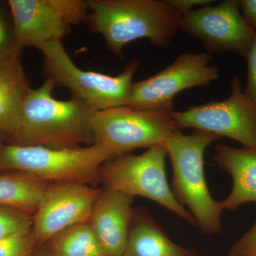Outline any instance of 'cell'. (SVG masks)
<instances>
[{
	"instance_id": "obj_7",
	"label": "cell",
	"mask_w": 256,
	"mask_h": 256,
	"mask_svg": "<svg viewBox=\"0 0 256 256\" xmlns=\"http://www.w3.org/2000/svg\"><path fill=\"white\" fill-rule=\"evenodd\" d=\"M94 144L100 146L110 160L139 148L164 146L178 128L171 112L138 110L120 106L94 112Z\"/></svg>"
},
{
	"instance_id": "obj_4",
	"label": "cell",
	"mask_w": 256,
	"mask_h": 256,
	"mask_svg": "<svg viewBox=\"0 0 256 256\" xmlns=\"http://www.w3.org/2000/svg\"><path fill=\"white\" fill-rule=\"evenodd\" d=\"M110 158L96 144L72 148L3 144L0 171L28 173L50 184L100 183L101 166Z\"/></svg>"
},
{
	"instance_id": "obj_18",
	"label": "cell",
	"mask_w": 256,
	"mask_h": 256,
	"mask_svg": "<svg viewBox=\"0 0 256 256\" xmlns=\"http://www.w3.org/2000/svg\"><path fill=\"white\" fill-rule=\"evenodd\" d=\"M46 244L54 256H106L89 222L64 229Z\"/></svg>"
},
{
	"instance_id": "obj_12",
	"label": "cell",
	"mask_w": 256,
	"mask_h": 256,
	"mask_svg": "<svg viewBox=\"0 0 256 256\" xmlns=\"http://www.w3.org/2000/svg\"><path fill=\"white\" fill-rule=\"evenodd\" d=\"M100 191L82 184H50L32 216V232L37 245L72 226L89 222Z\"/></svg>"
},
{
	"instance_id": "obj_13",
	"label": "cell",
	"mask_w": 256,
	"mask_h": 256,
	"mask_svg": "<svg viewBox=\"0 0 256 256\" xmlns=\"http://www.w3.org/2000/svg\"><path fill=\"white\" fill-rule=\"evenodd\" d=\"M134 197L110 188H101L90 226L106 256H122L127 246L134 208Z\"/></svg>"
},
{
	"instance_id": "obj_25",
	"label": "cell",
	"mask_w": 256,
	"mask_h": 256,
	"mask_svg": "<svg viewBox=\"0 0 256 256\" xmlns=\"http://www.w3.org/2000/svg\"><path fill=\"white\" fill-rule=\"evenodd\" d=\"M238 4L244 20L256 32V0H239Z\"/></svg>"
},
{
	"instance_id": "obj_17",
	"label": "cell",
	"mask_w": 256,
	"mask_h": 256,
	"mask_svg": "<svg viewBox=\"0 0 256 256\" xmlns=\"http://www.w3.org/2000/svg\"><path fill=\"white\" fill-rule=\"evenodd\" d=\"M50 184L22 172L0 174V205L34 214Z\"/></svg>"
},
{
	"instance_id": "obj_8",
	"label": "cell",
	"mask_w": 256,
	"mask_h": 256,
	"mask_svg": "<svg viewBox=\"0 0 256 256\" xmlns=\"http://www.w3.org/2000/svg\"><path fill=\"white\" fill-rule=\"evenodd\" d=\"M212 60L207 52L178 56L159 73L132 82L124 106L138 110L172 112L175 96L180 92L218 80L220 70L216 66L210 65Z\"/></svg>"
},
{
	"instance_id": "obj_26",
	"label": "cell",
	"mask_w": 256,
	"mask_h": 256,
	"mask_svg": "<svg viewBox=\"0 0 256 256\" xmlns=\"http://www.w3.org/2000/svg\"><path fill=\"white\" fill-rule=\"evenodd\" d=\"M33 256H54L50 252H34Z\"/></svg>"
},
{
	"instance_id": "obj_9",
	"label": "cell",
	"mask_w": 256,
	"mask_h": 256,
	"mask_svg": "<svg viewBox=\"0 0 256 256\" xmlns=\"http://www.w3.org/2000/svg\"><path fill=\"white\" fill-rule=\"evenodd\" d=\"M232 92L228 98L192 106L186 110L172 111L180 129L213 133L237 141L247 148H256V102L242 90L237 76L230 80Z\"/></svg>"
},
{
	"instance_id": "obj_6",
	"label": "cell",
	"mask_w": 256,
	"mask_h": 256,
	"mask_svg": "<svg viewBox=\"0 0 256 256\" xmlns=\"http://www.w3.org/2000/svg\"><path fill=\"white\" fill-rule=\"evenodd\" d=\"M166 156L164 146L160 144L139 156L129 152L109 160L101 166L100 182L104 188L149 198L195 226L193 216L178 201L168 184Z\"/></svg>"
},
{
	"instance_id": "obj_2",
	"label": "cell",
	"mask_w": 256,
	"mask_h": 256,
	"mask_svg": "<svg viewBox=\"0 0 256 256\" xmlns=\"http://www.w3.org/2000/svg\"><path fill=\"white\" fill-rule=\"evenodd\" d=\"M55 85L46 78L32 89L24 102L18 129L8 144L15 146L72 148L94 144V111L75 98L68 100L52 96Z\"/></svg>"
},
{
	"instance_id": "obj_1",
	"label": "cell",
	"mask_w": 256,
	"mask_h": 256,
	"mask_svg": "<svg viewBox=\"0 0 256 256\" xmlns=\"http://www.w3.org/2000/svg\"><path fill=\"white\" fill-rule=\"evenodd\" d=\"M86 23L102 35L107 50L121 56L124 46L140 38L168 46L180 30L182 15L168 1L87 0Z\"/></svg>"
},
{
	"instance_id": "obj_27",
	"label": "cell",
	"mask_w": 256,
	"mask_h": 256,
	"mask_svg": "<svg viewBox=\"0 0 256 256\" xmlns=\"http://www.w3.org/2000/svg\"><path fill=\"white\" fill-rule=\"evenodd\" d=\"M3 144H3L2 142H0V151H1L2 148Z\"/></svg>"
},
{
	"instance_id": "obj_19",
	"label": "cell",
	"mask_w": 256,
	"mask_h": 256,
	"mask_svg": "<svg viewBox=\"0 0 256 256\" xmlns=\"http://www.w3.org/2000/svg\"><path fill=\"white\" fill-rule=\"evenodd\" d=\"M32 222V215L0 205V240L31 232Z\"/></svg>"
},
{
	"instance_id": "obj_14",
	"label": "cell",
	"mask_w": 256,
	"mask_h": 256,
	"mask_svg": "<svg viewBox=\"0 0 256 256\" xmlns=\"http://www.w3.org/2000/svg\"><path fill=\"white\" fill-rule=\"evenodd\" d=\"M214 160L220 169L232 176L233 186L225 200L223 210H234L247 203H256V148L216 146Z\"/></svg>"
},
{
	"instance_id": "obj_20",
	"label": "cell",
	"mask_w": 256,
	"mask_h": 256,
	"mask_svg": "<svg viewBox=\"0 0 256 256\" xmlns=\"http://www.w3.org/2000/svg\"><path fill=\"white\" fill-rule=\"evenodd\" d=\"M18 50L12 18L8 2L0 1V63Z\"/></svg>"
},
{
	"instance_id": "obj_24",
	"label": "cell",
	"mask_w": 256,
	"mask_h": 256,
	"mask_svg": "<svg viewBox=\"0 0 256 256\" xmlns=\"http://www.w3.org/2000/svg\"><path fill=\"white\" fill-rule=\"evenodd\" d=\"M168 2L178 10L182 15L188 14L194 6H210L214 1L210 0H168Z\"/></svg>"
},
{
	"instance_id": "obj_23",
	"label": "cell",
	"mask_w": 256,
	"mask_h": 256,
	"mask_svg": "<svg viewBox=\"0 0 256 256\" xmlns=\"http://www.w3.org/2000/svg\"><path fill=\"white\" fill-rule=\"evenodd\" d=\"M246 60L248 64V77L244 92L250 100L256 102V33Z\"/></svg>"
},
{
	"instance_id": "obj_10",
	"label": "cell",
	"mask_w": 256,
	"mask_h": 256,
	"mask_svg": "<svg viewBox=\"0 0 256 256\" xmlns=\"http://www.w3.org/2000/svg\"><path fill=\"white\" fill-rule=\"evenodd\" d=\"M16 44L20 50H40L48 42L62 40L72 25L86 22L88 9L82 0H9Z\"/></svg>"
},
{
	"instance_id": "obj_16",
	"label": "cell",
	"mask_w": 256,
	"mask_h": 256,
	"mask_svg": "<svg viewBox=\"0 0 256 256\" xmlns=\"http://www.w3.org/2000/svg\"><path fill=\"white\" fill-rule=\"evenodd\" d=\"M122 256H198L175 244L146 210H134Z\"/></svg>"
},
{
	"instance_id": "obj_11",
	"label": "cell",
	"mask_w": 256,
	"mask_h": 256,
	"mask_svg": "<svg viewBox=\"0 0 256 256\" xmlns=\"http://www.w3.org/2000/svg\"><path fill=\"white\" fill-rule=\"evenodd\" d=\"M180 30L198 38L210 54H235L245 58L256 33L236 0L192 10L182 16Z\"/></svg>"
},
{
	"instance_id": "obj_22",
	"label": "cell",
	"mask_w": 256,
	"mask_h": 256,
	"mask_svg": "<svg viewBox=\"0 0 256 256\" xmlns=\"http://www.w3.org/2000/svg\"><path fill=\"white\" fill-rule=\"evenodd\" d=\"M229 256H256V222L230 248Z\"/></svg>"
},
{
	"instance_id": "obj_21",
	"label": "cell",
	"mask_w": 256,
	"mask_h": 256,
	"mask_svg": "<svg viewBox=\"0 0 256 256\" xmlns=\"http://www.w3.org/2000/svg\"><path fill=\"white\" fill-rule=\"evenodd\" d=\"M37 244L32 230L0 240V256H33Z\"/></svg>"
},
{
	"instance_id": "obj_15",
	"label": "cell",
	"mask_w": 256,
	"mask_h": 256,
	"mask_svg": "<svg viewBox=\"0 0 256 256\" xmlns=\"http://www.w3.org/2000/svg\"><path fill=\"white\" fill-rule=\"evenodd\" d=\"M22 50L0 63V142L8 144L18 129L24 102L31 92L22 64Z\"/></svg>"
},
{
	"instance_id": "obj_3",
	"label": "cell",
	"mask_w": 256,
	"mask_h": 256,
	"mask_svg": "<svg viewBox=\"0 0 256 256\" xmlns=\"http://www.w3.org/2000/svg\"><path fill=\"white\" fill-rule=\"evenodd\" d=\"M220 138L195 130L186 136L178 130L164 144L172 164L173 193L188 208L202 233L208 235L220 233L224 210L207 186L204 158L207 148Z\"/></svg>"
},
{
	"instance_id": "obj_5",
	"label": "cell",
	"mask_w": 256,
	"mask_h": 256,
	"mask_svg": "<svg viewBox=\"0 0 256 256\" xmlns=\"http://www.w3.org/2000/svg\"><path fill=\"white\" fill-rule=\"evenodd\" d=\"M44 55V73L55 86L66 88L72 97L82 101L94 112L127 104L133 76L139 62H128L124 72L116 76L78 68L64 47L62 40L45 44L38 50Z\"/></svg>"
}]
</instances>
